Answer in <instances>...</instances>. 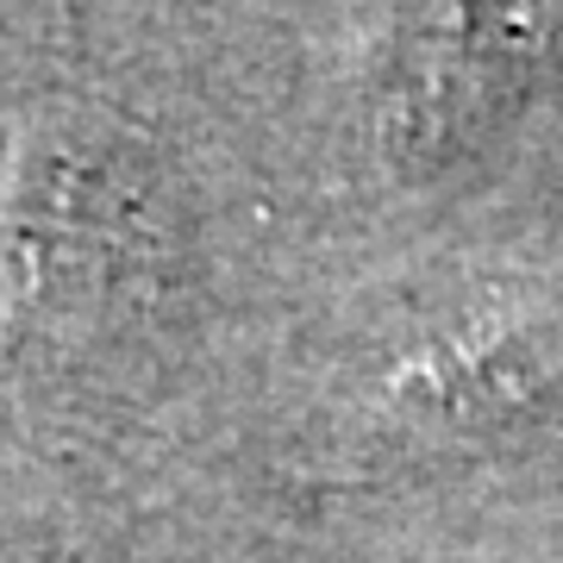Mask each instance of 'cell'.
I'll list each match as a JSON object with an SVG mask.
<instances>
[{"label": "cell", "instance_id": "1", "mask_svg": "<svg viewBox=\"0 0 563 563\" xmlns=\"http://www.w3.org/2000/svg\"><path fill=\"white\" fill-rule=\"evenodd\" d=\"M157 239L113 144L32 125L0 163V325L32 363H69L151 295Z\"/></svg>", "mask_w": 563, "mask_h": 563}]
</instances>
